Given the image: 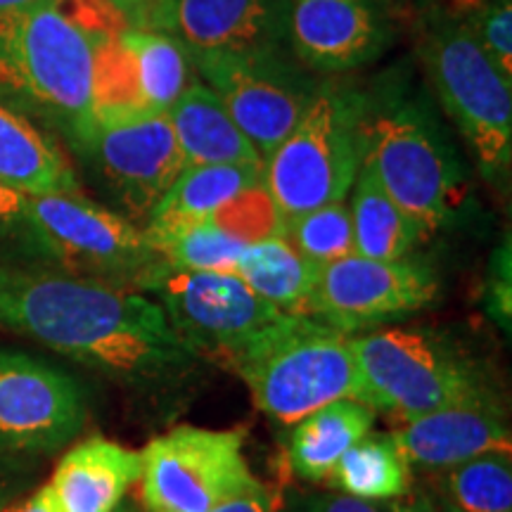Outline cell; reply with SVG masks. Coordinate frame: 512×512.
I'll return each instance as SVG.
<instances>
[{
  "mask_svg": "<svg viewBox=\"0 0 512 512\" xmlns=\"http://www.w3.org/2000/svg\"><path fill=\"white\" fill-rule=\"evenodd\" d=\"M0 330L121 380H166L197 361L152 297L57 268H0Z\"/></svg>",
  "mask_w": 512,
  "mask_h": 512,
  "instance_id": "obj_1",
  "label": "cell"
},
{
  "mask_svg": "<svg viewBox=\"0 0 512 512\" xmlns=\"http://www.w3.org/2000/svg\"><path fill=\"white\" fill-rule=\"evenodd\" d=\"M100 36L69 15L64 0L0 12V100L76 150L93 126Z\"/></svg>",
  "mask_w": 512,
  "mask_h": 512,
  "instance_id": "obj_2",
  "label": "cell"
},
{
  "mask_svg": "<svg viewBox=\"0 0 512 512\" xmlns=\"http://www.w3.org/2000/svg\"><path fill=\"white\" fill-rule=\"evenodd\" d=\"M368 98L363 162L425 235L444 228L463 200L465 176L437 114L403 83Z\"/></svg>",
  "mask_w": 512,
  "mask_h": 512,
  "instance_id": "obj_3",
  "label": "cell"
},
{
  "mask_svg": "<svg viewBox=\"0 0 512 512\" xmlns=\"http://www.w3.org/2000/svg\"><path fill=\"white\" fill-rule=\"evenodd\" d=\"M415 53L441 110L470 147L479 174L501 183L512 164V83L441 3L422 5Z\"/></svg>",
  "mask_w": 512,
  "mask_h": 512,
  "instance_id": "obj_4",
  "label": "cell"
},
{
  "mask_svg": "<svg viewBox=\"0 0 512 512\" xmlns=\"http://www.w3.org/2000/svg\"><path fill=\"white\" fill-rule=\"evenodd\" d=\"M368 102L356 83L320 79L302 117L264 159V188L283 219L347 200L366 159Z\"/></svg>",
  "mask_w": 512,
  "mask_h": 512,
  "instance_id": "obj_5",
  "label": "cell"
},
{
  "mask_svg": "<svg viewBox=\"0 0 512 512\" xmlns=\"http://www.w3.org/2000/svg\"><path fill=\"white\" fill-rule=\"evenodd\" d=\"M233 368L256 408L285 425L332 401L363 403L351 335L309 316L283 313L247 344Z\"/></svg>",
  "mask_w": 512,
  "mask_h": 512,
  "instance_id": "obj_6",
  "label": "cell"
},
{
  "mask_svg": "<svg viewBox=\"0 0 512 512\" xmlns=\"http://www.w3.org/2000/svg\"><path fill=\"white\" fill-rule=\"evenodd\" d=\"M363 403L403 422L453 406L496 403L484 377L434 332L380 328L351 337Z\"/></svg>",
  "mask_w": 512,
  "mask_h": 512,
  "instance_id": "obj_7",
  "label": "cell"
},
{
  "mask_svg": "<svg viewBox=\"0 0 512 512\" xmlns=\"http://www.w3.org/2000/svg\"><path fill=\"white\" fill-rule=\"evenodd\" d=\"M29 207L57 271L143 292L164 264L138 223L83 192L29 195Z\"/></svg>",
  "mask_w": 512,
  "mask_h": 512,
  "instance_id": "obj_8",
  "label": "cell"
},
{
  "mask_svg": "<svg viewBox=\"0 0 512 512\" xmlns=\"http://www.w3.org/2000/svg\"><path fill=\"white\" fill-rule=\"evenodd\" d=\"M190 60L197 79L219 95L261 159L292 131L320 83L287 46L190 50Z\"/></svg>",
  "mask_w": 512,
  "mask_h": 512,
  "instance_id": "obj_9",
  "label": "cell"
},
{
  "mask_svg": "<svg viewBox=\"0 0 512 512\" xmlns=\"http://www.w3.org/2000/svg\"><path fill=\"white\" fill-rule=\"evenodd\" d=\"M140 494L147 512H211L259 489L238 430L181 425L140 451Z\"/></svg>",
  "mask_w": 512,
  "mask_h": 512,
  "instance_id": "obj_10",
  "label": "cell"
},
{
  "mask_svg": "<svg viewBox=\"0 0 512 512\" xmlns=\"http://www.w3.org/2000/svg\"><path fill=\"white\" fill-rule=\"evenodd\" d=\"M143 294L162 306L171 328L192 354L235 363L247 344L283 316L235 273L178 271L162 264Z\"/></svg>",
  "mask_w": 512,
  "mask_h": 512,
  "instance_id": "obj_11",
  "label": "cell"
},
{
  "mask_svg": "<svg viewBox=\"0 0 512 512\" xmlns=\"http://www.w3.org/2000/svg\"><path fill=\"white\" fill-rule=\"evenodd\" d=\"M439 297V275L415 256L396 261L344 256L320 266L306 316L361 332L413 316Z\"/></svg>",
  "mask_w": 512,
  "mask_h": 512,
  "instance_id": "obj_12",
  "label": "cell"
},
{
  "mask_svg": "<svg viewBox=\"0 0 512 512\" xmlns=\"http://www.w3.org/2000/svg\"><path fill=\"white\" fill-rule=\"evenodd\" d=\"M76 152L93 166L119 214L147 223L166 190L185 169L181 147L166 114L93 124Z\"/></svg>",
  "mask_w": 512,
  "mask_h": 512,
  "instance_id": "obj_13",
  "label": "cell"
},
{
  "mask_svg": "<svg viewBox=\"0 0 512 512\" xmlns=\"http://www.w3.org/2000/svg\"><path fill=\"white\" fill-rule=\"evenodd\" d=\"M86 422V394L62 368L0 349V453H53Z\"/></svg>",
  "mask_w": 512,
  "mask_h": 512,
  "instance_id": "obj_14",
  "label": "cell"
},
{
  "mask_svg": "<svg viewBox=\"0 0 512 512\" xmlns=\"http://www.w3.org/2000/svg\"><path fill=\"white\" fill-rule=\"evenodd\" d=\"M394 0H294L287 48L311 74L342 76L373 64L394 46Z\"/></svg>",
  "mask_w": 512,
  "mask_h": 512,
  "instance_id": "obj_15",
  "label": "cell"
},
{
  "mask_svg": "<svg viewBox=\"0 0 512 512\" xmlns=\"http://www.w3.org/2000/svg\"><path fill=\"white\" fill-rule=\"evenodd\" d=\"M411 467L448 470L486 453H510L512 441L498 403L453 406L403 422L392 434Z\"/></svg>",
  "mask_w": 512,
  "mask_h": 512,
  "instance_id": "obj_16",
  "label": "cell"
},
{
  "mask_svg": "<svg viewBox=\"0 0 512 512\" xmlns=\"http://www.w3.org/2000/svg\"><path fill=\"white\" fill-rule=\"evenodd\" d=\"M294 0H176L174 29L188 50L287 46Z\"/></svg>",
  "mask_w": 512,
  "mask_h": 512,
  "instance_id": "obj_17",
  "label": "cell"
},
{
  "mask_svg": "<svg viewBox=\"0 0 512 512\" xmlns=\"http://www.w3.org/2000/svg\"><path fill=\"white\" fill-rule=\"evenodd\" d=\"M140 453L107 439H86L64 453L46 484L55 512H114L140 479Z\"/></svg>",
  "mask_w": 512,
  "mask_h": 512,
  "instance_id": "obj_18",
  "label": "cell"
},
{
  "mask_svg": "<svg viewBox=\"0 0 512 512\" xmlns=\"http://www.w3.org/2000/svg\"><path fill=\"white\" fill-rule=\"evenodd\" d=\"M0 181L24 195L81 192V183L53 133L0 100Z\"/></svg>",
  "mask_w": 512,
  "mask_h": 512,
  "instance_id": "obj_19",
  "label": "cell"
},
{
  "mask_svg": "<svg viewBox=\"0 0 512 512\" xmlns=\"http://www.w3.org/2000/svg\"><path fill=\"white\" fill-rule=\"evenodd\" d=\"M166 117L174 128L185 166L264 164L256 147L223 107L219 95L197 76H192Z\"/></svg>",
  "mask_w": 512,
  "mask_h": 512,
  "instance_id": "obj_20",
  "label": "cell"
},
{
  "mask_svg": "<svg viewBox=\"0 0 512 512\" xmlns=\"http://www.w3.org/2000/svg\"><path fill=\"white\" fill-rule=\"evenodd\" d=\"M375 425V411L354 399L332 401L297 420L283 441L290 470L304 482H325L339 458Z\"/></svg>",
  "mask_w": 512,
  "mask_h": 512,
  "instance_id": "obj_21",
  "label": "cell"
},
{
  "mask_svg": "<svg viewBox=\"0 0 512 512\" xmlns=\"http://www.w3.org/2000/svg\"><path fill=\"white\" fill-rule=\"evenodd\" d=\"M264 183V164L185 166L143 228L162 230L207 221L230 200Z\"/></svg>",
  "mask_w": 512,
  "mask_h": 512,
  "instance_id": "obj_22",
  "label": "cell"
},
{
  "mask_svg": "<svg viewBox=\"0 0 512 512\" xmlns=\"http://www.w3.org/2000/svg\"><path fill=\"white\" fill-rule=\"evenodd\" d=\"M349 192L354 254L380 261L406 259L427 238L425 230L387 195L366 162Z\"/></svg>",
  "mask_w": 512,
  "mask_h": 512,
  "instance_id": "obj_23",
  "label": "cell"
},
{
  "mask_svg": "<svg viewBox=\"0 0 512 512\" xmlns=\"http://www.w3.org/2000/svg\"><path fill=\"white\" fill-rule=\"evenodd\" d=\"M320 266L311 264L283 235L242 249L233 273L264 302L292 316H306Z\"/></svg>",
  "mask_w": 512,
  "mask_h": 512,
  "instance_id": "obj_24",
  "label": "cell"
},
{
  "mask_svg": "<svg viewBox=\"0 0 512 512\" xmlns=\"http://www.w3.org/2000/svg\"><path fill=\"white\" fill-rule=\"evenodd\" d=\"M330 482L358 501L392 503L411 494V465L392 434H366L339 458Z\"/></svg>",
  "mask_w": 512,
  "mask_h": 512,
  "instance_id": "obj_25",
  "label": "cell"
},
{
  "mask_svg": "<svg viewBox=\"0 0 512 512\" xmlns=\"http://www.w3.org/2000/svg\"><path fill=\"white\" fill-rule=\"evenodd\" d=\"M121 38L136 62L145 112L150 117L169 114L192 79L188 46L166 31L121 29Z\"/></svg>",
  "mask_w": 512,
  "mask_h": 512,
  "instance_id": "obj_26",
  "label": "cell"
},
{
  "mask_svg": "<svg viewBox=\"0 0 512 512\" xmlns=\"http://www.w3.org/2000/svg\"><path fill=\"white\" fill-rule=\"evenodd\" d=\"M441 508L451 512H512L510 453H486L439 470Z\"/></svg>",
  "mask_w": 512,
  "mask_h": 512,
  "instance_id": "obj_27",
  "label": "cell"
},
{
  "mask_svg": "<svg viewBox=\"0 0 512 512\" xmlns=\"http://www.w3.org/2000/svg\"><path fill=\"white\" fill-rule=\"evenodd\" d=\"M143 230L164 264L178 271L233 273L242 249L247 247L211 219L162 230Z\"/></svg>",
  "mask_w": 512,
  "mask_h": 512,
  "instance_id": "obj_28",
  "label": "cell"
},
{
  "mask_svg": "<svg viewBox=\"0 0 512 512\" xmlns=\"http://www.w3.org/2000/svg\"><path fill=\"white\" fill-rule=\"evenodd\" d=\"M283 238L311 264L325 266L356 252L347 200L285 216Z\"/></svg>",
  "mask_w": 512,
  "mask_h": 512,
  "instance_id": "obj_29",
  "label": "cell"
},
{
  "mask_svg": "<svg viewBox=\"0 0 512 512\" xmlns=\"http://www.w3.org/2000/svg\"><path fill=\"white\" fill-rule=\"evenodd\" d=\"M0 268H53L29 195L0 181Z\"/></svg>",
  "mask_w": 512,
  "mask_h": 512,
  "instance_id": "obj_30",
  "label": "cell"
},
{
  "mask_svg": "<svg viewBox=\"0 0 512 512\" xmlns=\"http://www.w3.org/2000/svg\"><path fill=\"white\" fill-rule=\"evenodd\" d=\"M444 8L465 24L503 79L512 83V0H446Z\"/></svg>",
  "mask_w": 512,
  "mask_h": 512,
  "instance_id": "obj_31",
  "label": "cell"
},
{
  "mask_svg": "<svg viewBox=\"0 0 512 512\" xmlns=\"http://www.w3.org/2000/svg\"><path fill=\"white\" fill-rule=\"evenodd\" d=\"M211 221L226 230L228 235H233V238L245 242V245H252V242L283 235L285 219L273 204L264 183H261L240 192L235 200H230L226 207L216 211Z\"/></svg>",
  "mask_w": 512,
  "mask_h": 512,
  "instance_id": "obj_32",
  "label": "cell"
},
{
  "mask_svg": "<svg viewBox=\"0 0 512 512\" xmlns=\"http://www.w3.org/2000/svg\"><path fill=\"white\" fill-rule=\"evenodd\" d=\"M126 29L166 31L176 34L174 8L176 0H105Z\"/></svg>",
  "mask_w": 512,
  "mask_h": 512,
  "instance_id": "obj_33",
  "label": "cell"
},
{
  "mask_svg": "<svg viewBox=\"0 0 512 512\" xmlns=\"http://www.w3.org/2000/svg\"><path fill=\"white\" fill-rule=\"evenodd\" d=\"M394 503V501H392ZM392 503L358 501L347 494H316L294 496L290 503L278 508V512H394ZM275 512V505H273Z\"/></svg>",
  "mask_w": 512,
  "mask_h": 512,
  "instance_id": "obj_34",
  "label": "cell"
},
{
  "mask_svg": "<svg viewBox=\"0 0 512 512\" xmlns=\"http://www.w3.org/2000/svg\"><path fill=\"white\" fill-rule=\"evenodd\" d=\"M273 496L268 494L264 489V484L259 486V489L249 491V494H242L238 498H233V501L219 505V508H214L211 512H273Z\"/></svg>",
  "mask_w": 512,
  "mask_h": 512,
  "instance_id": "obj_35",
  "label": "cell"
},
{
  "mask_svg": "<svg viewBox=\"0 0 512 512\" xmlns=\"http://www.w3.org/2000/svg\"><path fill=\"white\" fill-rule=\"evenodd\" d=\"M0 512H55L53 496H50L48 486H41V489L34 491L29 498L17 503H8Z\"/></svg>",
  "mask_w": 512,
  "mask_h": 512,
  "instance_id": "obj_36",
  "label": "cell"
},
{
  "mask_svg": "<svg viewBox=\"0 0 512 512\" xmlns=\"http://www.w3.org/2000/svg\"><path fill=\"white\" fill-rule=\"evenodd\" d=\"M394 512H437V505L425 494H408L392 503Z\"/></svg>",
  "mask_w": 512,
  "mask_h": 512,
  "instance_id": "obj_37",
  "label": "cell"
},
{
  "mask_svg": "<svg viewBox=\"0 0 512 512\" xmlns=\"http://www.w3.org/2000/svg\"><path fill=\"white\" fill-rule=\"evenodd\" d=\"M36 3H62V0H0V12L27 8V5H36Z\"/></svg>",
  "mask_w": 512,
  "mask_h": 512,
  "instance_id": "obj_38",
  "label": "cell"
},
{
  "mask_svg": "<svg viewBox=\"0 0 512 512\" xmlns=\"http://www.w3.org/2000/svg\"><path fill=\"white\" fill-rule=\"evenodd\" d=\"M8 491H10L8 479H5L3 472H0V510H3L5 505H8Z\"/></svg>",
  "mask_w": 512,
  "mask_h": 512,
  "instance_id": "obj_39",
  "label": "cell"
},
{
  "mask_svg": "<svg viewBox=\"0 0 512 512\" xmlns=\"http://www.w3.org/2000/svg\"><path fill=\"white\" fill-rule=\"evenodd\" d=\"M114 512H136V510H131V508H124V505H119V508L114 510Z\"/></svg>",
  "mask_w": 512,
  "mask_h": 512,
  "instance_id": "obj_40",
  "label": "cell"
},
{
  "mask_svg": "<svg viewBox=\"0 0 512 512\" xmlns=\"http://www.w3.org/2000/svg\"><path fill=\"white\" fill-rule=\"evenodd\" d=\"M420 5H430V3H434V0H418Z\"/></svg>",
  "mask_w": 512,
  "mask_h": 512,
  "instance_id": "obj_41",
  "label": "cell"
},
{
  "mask_svg": "<svg viewBox=\"0 0 512 512\" xmlns=\"http://www.w3.org/2000/svg\"><path fill=\"white\" fill-rule=\"evenodd\" d=\"M437 505V503H434ZM437 512H451V510H446V508H441V505H437Z\"/></svg>",
  "mask_w": 512,
  "mask_h": 512,
  "instance_id": "obj_42",
  "label": "cell"
}]
</instances>
